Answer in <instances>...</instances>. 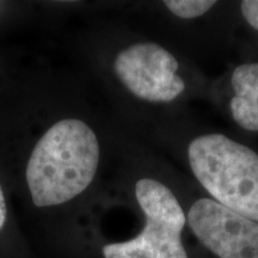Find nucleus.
<instances>
[{"label":"nucleus","mask_w":258,"mask_h":258,"mask_svg":"<svg viewBox=\"0 0 258 258\" xmlns=\"http://www.w3.org/2000/svg\"><path fill=\"white\" fill-rule=\"evenodd\" d=\"M99 144L85 122H56L35 146L27 165V183L37 207L66 203L82 194L95 178Z\"/></svg>","instance_id":"f257e3e1"},{"label":"nucleus","mask_w":258,"mask_h":258,"mask_svg":"<svg viewBox=\"0 0 258 258\" xmlns=\"http://www.w3.org/2000/svg\"><path fill=\"white\" fill-rule=\"evenodd\" d=\"M189 165L214 201L258 222V154L226 135L194 139Z\"/></svg>","instance_id":"f03ea898"},{"label":"nucleus","mask_w":258,"mask_h":258,"mask_svg":"<svg viewBox=\"0 0 258 258\" xmlns=\"http://www.w3.org/2000/svg\"><path fill=\"white\" fill-rule=\"evenodd\" d=\"M135 196L146 217L144 230L131 240L105 245L104 258H188L182 243L186 215L175 194L156 179L143 178Z\"/></svg>","instance_id":"7ed1b4c3"},{"label":"nucleus","mask_w":258,"mask_h":258,"mask_svg":"<svg viewBox=\"0 0 258 258\" xmlns=\"http://www.w3.org/2000/svg\"><path fill=\"white\" fill-rule=\"evenodd\" d=\"M178 61L152 42L132 44L118 53L114 70L120 82L138 98L152 103L175 101L185 90Z\"/></svg>","instance_id":"20e7f679"},{"label":"nucleus","mask_w":258,"mask_h":258,"mask_svg":"<svg viewBox=\"0 0 258 258\" xmlns=\"http://www.w3.org/2000/svg\"><path fill=\"white\" fill-rule=\"evenodd\" d=\"M188 222L196 238L219 258H258V222L213 199L192 203Z\"/></svg>","instance_id":"39448f33"},{"label":"nucleus","mask_w":258,"mask_h":258,"mask_svg":"<svg viewBox=\"0 0 258 258\" xmlns=\"http://www.w3.org/2000/svg\"><path fill=\"white\" fill-rule=\"evenodd\" d=\"M231 85L234 95L230 109L234 122L245 131L258 132V62L235 67Z\"/></svg>","instance_id":"423d86ee"},{"label":"nucleus","mask_w":258,"mask_h":258,"mask_svg":"<svg viewBox=\"0 0 258 258\" xmlns=\"http://www.w3.org/2000/svg\"><path fill=\"white\" fill-rule=\"evenodd\" d=\"M217 2L213 0H165L164 5L176 17L194 19L201 17L211 10Z\"/></svg>","instance_id":"0eeeda50"},{"label":"nucleus","mask_w":258,"mask_h":258,"mask_svg":"<svg viewBox=\"0 0 258 258\" xmlns=\"http://www.w3.org/2000/svg\"><path fill=\"white\" fill-rule=\"evenodd\" d=\"M240 11L250 27L258 31V0H244V2H241Z\"/></svg>","instance_id":"6e6552de"},{"label":"nucleus","mask_w":258,"mask_h":258,"mask_svg":"<svg viewBox=\"0 0 258 258\" xmlns=\"http://www.w3.org/2000/svg\"><path fill=\"white\" fill-rule=\"evenodd\" d=\"M6 217H8V208H6L5 195L2 189V185H0V231L4 227L6 222Z\"/></svg>","instance_id":"1a4fd4ad"}]
</instances>
